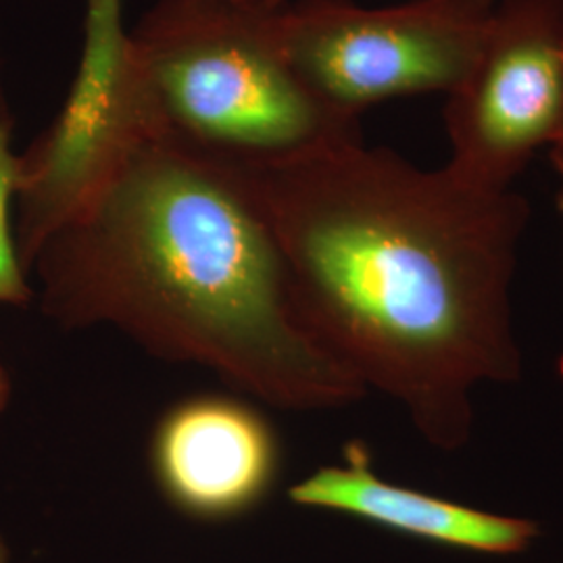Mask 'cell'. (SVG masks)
<instances>
[{"label":"cell","instance_id":"1","mask_svg":"<svg viewBox=\"0 0 563 563\" xmlns=\"http://www.w3.org/2000/svg\"><path fill=\"white\" fill-rule=\"evenodd\" d=\"M249 174L316 339L428 443H467L476 386L522 374L511 284L528 201L363 141Z\"/></svg>","mask_w":563,"mask_h":563},{"label":"cell","instance_id":"2","mask_svg":"<svg viewBox=\"0 0 563 563\" xmlns=\"http://www.w3.org/2000/svg\"><path fill=\"white\" fill-rule=\"evenodd\" d=\"M30 269L60 325H113L257 401L313 411L367 393L302 320L251 174L180 144L134 142Z\"/></svg>","mask_w":563,"mask_h":563},{"label":"cell","instance_id":"3","mask_svg":"<svg viewBox=\"0 0 563 563\" xmlns=\"http://www.w3.org/2000/svg\"><path fill=\"white\" fill-rule=\"evenodd\" d=\"M288 2L155 0L128 32L123 141L174 142L249 172L363 141L360 120L318 99L288 59Z\"/></svg>","mask_w":563,"mask_h":563},{"label":"cell","instance_id":"4","mask_svg":"<svg viewBox=\"0 0 563 563\" xmlns=\"http://www.w3.org/2000/svg\"><path fill=\"white\" fill-rule=\"evenodd\" d=\"M499 0H411L367 9L353 0H290L288 59L330 109L360 120L380 102L451 95L481 53Z\"/></svg>","mask_w":563,"mask_h":563},{"label":"cell","instance_id":"5","mask_svg":"<svg viewBox=\"0 0 563 563\" xmlns=\"http://www.w3.org/2000/svg\"><path fill=\"white\" fill-rule=\"evenodd\" d=\"M562 111L563 0H499L470 74L446 95V167L509 190L553 144Z\"/></svg>","mask_w":563,"mask_h":563},{"label":"cell","instance_id":"6","mask_svg":"<svg viewBox=\"0 0 563 563\" xmlns=\"http://www.w3.org/2000/svg\"><path fill=\"white\" fill-rule=\"evenodd\" d=\"M128 32L125 0H84L76 78L53 123L20 155L15 236L27 269L46 239L132 146L118 118Z\"/></svg>","mask_w":563,"mask_h":563},{"label":"cell","instance_id":"7","mask_svg":"<svg viewBox=\"0 0 563 563\" xmlns=\"http://www.w3.org/2000/svg\"><path fill=\"white\" fill-rule=\"evenodd\" d=\"M148 463L163 499L199 522H230L272 495L280 437L255 402L205 393L174 402L155 426Z\"/></svg>","mask_w":563,"mask_h":563},{"label":"cell","instance_id":"8","mask_svg":"<svg viewBox=\"0 0 563 563\" xmlns=\"http://www.w3.org/2000/svg\"><path fill=\"white\" fill-rule=\"evenodd\" d=\"M288 499L299 507L339 511L428 543L493 555L520 553L539 537V526L530 520L384 481L374 472L363 443L346 444L341 463L323 465L290 486Z\"/></svg>","mask_w":563,"mask_h":563},{"label":"cell","instance_id":"9","mask_svg":"<svg viewBox=\"0 0 563 563\" xmlns=\"http://www.w3.org/2000/svg\"><path fill=\"white\" fill-rule=\"evenodd\" d=\"M20 186V155L13 151V115L0 113V305H27L34 292L13 228Z\"/></svg>","mask_w":563,"mask_h":563},{"label":"cell","instance_id":"10","mask_svg":"<svg viewBox=\"0 0 563 563\" xmlns=\"http://www.w3.org/2000/svg\"><path fill=\"white\" fill-rule=\"evenodd\" d=\"M549 151H551V162H553V167H555V172L560 174L563 186V111L562 121H560V130H558V136H555L553 144L549 146Z\"/></svg>","mask_w":563,"mask_h":563},{"label":"cell","instance_id":"11","mask_svg":"<svg viewBox=\"0 0 563 563\" xmlns=\"http://www.w3.org/2000/svg\"><path fill=\"white\" fill-rule=\"evenodd\" d=\"M9 395H11V383H9L7 372L0 367V411L7 407Z\"/></svg>","mask_w":563,"mask_h":563},{"label":"cell","instance_id":"12","mask_svg":"<svg viewBox=\"0 0 563 563\" xmlns=\"http://www.w3.org/2000/svg\"><path fill=\"white\" fill-rule=\"evenodd\" d=\"M9 562V549H7V544L2 541V537H0V563Z\"/></svg>","mask_w":563,"mask_h":563},{"label":"cell","instance_id":"13","mask_svg":"<svg viewBox=\"0 0 563 563\" xmlns=\"http://www.w3.org/2000/svg\"><path fill=\"white\" fill-rule=\"evenodd\" d=\"M0 113H9L7 97H4V92H2V80H0Z\"/></svg>","mask_w":563,"mask_h":563},{"label":"cell","instance_id":"14","mask_svg":"<svg viewBox=\"0 0 563 563\" xmlns=\"http://www.w3.org/2000/svg\"><path fill=\"white\" fill-rule=\"evenodd\" d=\"M558 207H560V211L563 213V186L562 190H560V195H558Z\"/></svg>","mask_w":563,"mask_h":563}]
</instances>
